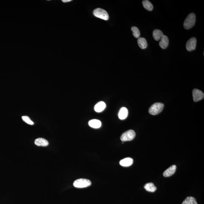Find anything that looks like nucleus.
I'll use <instances>...</instances> for the list:
<instances>
[{
    "label": "nucleus",
    "instance_id": "obj_1",
    "mask_svg": "<svg viewBox=\"0 0 204 204\" xmlns=\"http://www.w3.org/2000/svg\"><path fill=\"white\" fill-rule=\"evenodd\" d=\"M196 21V16L194 13H191L187 16L184 21V27L186 29H189L193 27Z\"/></svg>",
    "mask_w": 204,
    "mask_h": 204
},
{
    "label": "nucleus",
    "instance_id": "obj_2",
    "mask_svg": "<svg viewBox=\"0 0 204 204\" xmlns=\"http://www.w3.org/2000/svg\"><path fill=\"white\" fill-rule=\"evenodd\" d=\"M164 105L160 103L154 104L150 108L149 112L150 114L155 116L161 112L163 109Z\"/></svg>",
    "mask_w": 204,
    "mask_h": 204
},
{
    "label": "nucleus",
    "instance_id": "obj_3",
    "mask_svg": "<svg viewBox=\"0 0 204 204\" xmlns=\"http://www.w3.org/2000/svg\"><path fill=\"white\" fill-rule=\"evenodd\" d=\"M93 14L95 17L105 21L108 20L109 19V15L108 12L105 10L100 8L95 9L93 11Z\"/></svg>",
    "mask_w": 204,
    "mask_h": 204
},
{
    "label": "nucleus",
    "instance_id": "obj_4",
    "mask_svg": "<svg viewBox=\"0 0 204 204\" xmlns=\"http://www.w3.org/2000/svg\"><path fill=\"white\" fill-rule=\"evenodd\" d=\"M91 185V181L86 179H79L75 180L73 182V186L77 188H84Z\"/></svg>",
    "mask_w": 204,
    "mask_h": 204
},
{
    "label": "nucleus",
    "instance_id": "obj_5",
    "mask_svg": "<svg viewBox=\"0 0 204 204\" xmlns=\"http://www.w3.org/2000/svg\"><path fill=\"white\" fill-rule=\"evenodd\" d=\"M136 134L133 130H129L122 134L120 139L123 142L132 140L135 137Z\"/></svg>",
    "mask_w": 204,
    "mask_h": 204
},
{
    "label": "nucleus",
    "instance_id": "obj_6",
    "mask_svg": "<svg viewBox=\"0 0 204 204\" xmlns=\"http://www.w3.org/2000/svg\"><path fill=\"white\" fill-rule=\"evenodd\" d=\"M197 39L195 37L191 38L186 44V49L189 52L195 50L196 47Z\"/></svg>",
    "mask_w": 204,
    "mask_h": 204
},
{
    "label": "nucleus",
    "instance_id": "obj_7",
    "mask_svg": "<svg viewBox=\"0 0 204 204\" xmlns=\"http://www.w3.org/2000/svg\"><path fill=\"white\" fill-rule=\"evenodd\" d=\"M193 100L195 102H198L204 98V93L198 89H194L192 91Z\"/></svg>",
    "mask_w": 204,
    "mask_h": 204
},
{
    "label": "nucleus",
    "instance_id": "obj_8",
    "mask_svg": "<svg viewBox=\"0 0 204 204\" xmlns=\"http://www.w3.org/2000/svg\"><path fill=\"white\" fill-rule=\"evenodd\" d=\"M177 167L175 165H172L167 170H166L163 174L164 177H169L171 176L172 175L175 173Z\"/></svg>",
    "mask_w": 204,
    "mask_h": 204
},
{
    "label": "nucleus",
    "instance_id": "obj_9",
    "mask_svg": "<svg viewBox=\"0 0 204 204\" xmlns=\"http://www.w3.org/2000/svg\"><path fill=\"white\" fill-rule=\"evenodd\" d=\"M169 44L168 37L166 35H163L159 42V45L163 49H167Z\"/></svg>",
    "mask_w": 204,
    "mask_h": 204
},
{
    "label": "nucleus",
    "instance_id": "obj_10",
    "mask_svg": "<svg viewBox=\"0 0 204 204\" xmlns=\"http://www.w3.org/2000/svg\"><path fill=\"white\" fill-rule=\"evenodd\" d=\"M134 160L131 158H126L120 161V164L124 167H128L132 165Z\"/></svg>",
    "mask_w": 204,
    "mask_h": 204
},
{
    "label": "nucleus",
    "instance_id": "obj_11",
    "mask_svg": "<svg viewBox=\"0 0 204 204\" xmlns=\"http://www.w3.org/2000/svg\"><path fill=\"white\" fill-rule=\"evenodd\" d=\"M34 143L37 146L45 147L48 145L49 143L47 140L43 138H38L34 141Z\"/></svg>",
    "mask_w": 204,
    "mask_h": 204
},
{
    "label": "nucleus",
    "instance_id": "obj_12",
    "mask_svg": "<svg viewBox=\"0 0 204 204\" xmlns=\"http://www.w3.org/2000/svg\"><path fill=\"white\" fill-rule=\"evenodd\" d=\"M128 110L127 108L124 107L122 108L120 110L118 113V117L120 119L123 120L125 119L128 116Z\"/></svg>",
    "mask_w": 204,
    "mask_h": 204
},
{
    "label": "nucleus",
    "instance_id": "obj_13",
    "mask_svg": "<svg viewBox=\"0 0 204 204\" xmlns=\"http://www.w3.org/2000/svg\"><path fill=\"white\" fill-rule=\"evenodd\" d=\"M106 103L103 101H100L97 103L95 106V111L97 112H101L106 108Z\"/></svg>",
    "mask_w": 204,
    "mask_h": 204
},
{
    "label": "nucleus",
    "instance_id": "obj_14",
    "mask_svg": "<svg viewBox=\"0 0 204 204\" xmlns=\"http://www.w3.org/2000/svg\"><path fill=\"white\" fill-rule=\"evenodd\" d=\"M88 124L92 128L98 129V128L101 127V122L99 120L94 119L89 121Z\"/></svg>",
    "mask_w": 204,
    "mask_h": 204
},
{
    "label": "nucleus",
    "instance_id": "obj_15",
    "mask_svg": "<svg viewBox=\"0 0 204 204\" xmlns=\"http://www.w3.org/2000/svg\"><path fill=\"white\" fill-rule=\"evenodd\" d=\"M137 42L138 45L141 49H145L147 48V43L145 38L144 37H139L138 39Z\"/></svg>",
    "mask_w": 204,
    "mask_h": 204
},
{
    "label": "nucleus",
    "instance_id": "obj_16",
    "mask_svg": "<svg viewBox=\"0 0 204 204\" xmlns=\"http://www.w3.org/2000/svg\"><path fill=\"white\" fill-rule=\"evenodd\" d=\"M163 35V33L162 31L159 29H155L153 31V37L155 40L156 41L160 40Z\"/></svg>",
    "mask_w": 204,
    "mask_h": 204
},
{
    "label": "nucleus",
    "instance_id": "obj_17",
    "mask_svg": "<svg viewBox=\"0 0 204 204\" xmlns=\"http://www.w3.org/2000/svg\"><path fill=\"white\" fill-rule=\"evenodd\" d=\"M144 188L147 191L152 192H155L157 189V187L152 182H149L145 184L144 186Z\"/></svg>",
    "mask_w": 204,
    "mask_h": 204
},
{
    "label": "nucleus",
    "instance_id": "obj_18",
    "mask_svg": "<svg viewBox=\"0 0 204 204\" xmlns=\"http://www.w3.org/2000/svg\"><path fill=\"white\" fill-rule=\"evenodd\" d=\"M143 6L145 9L149 11H152L153 9V6L151 3L148 0H144L142 2Z\"/></svg>",
    "mask_w": 204,
    "mask_h": 204
},
{
    "label": "nucleus",
    "instance_id": "obj_19",
    "mask_svg": "<svg viewBox=\"0 0 204 204\" xmlns=\"http://www.w3.org/2000/svg\"><path fill=\"white\" fill-rule=\"evenodd\" d=\"M182 204H198L195 198L192 197H188L182 202Z\"/></svg>",
    "mask_w": 204,
    "mask_h": 204
},
{
    "label": "nucleus",
    "instance_id": "obj_20",
    "mask_svg": "<svg viewBox=\"0 0 204 204\" xmlns=\"http://www.w3.org/2000/svg\"><path fill=\"white\" fill-rule=\"evenodd\" d=\"M131 30L132 31L134 37L136 38H139L140 34L139 29L137 27H132L131 28Z\"/></svg>",
    "mask_w": 204,
    "mask_h": 204
},
{
    "label": "nucleus",
    "instance_id": "obj_21",
    "mask_svg": "<svg viewBox=\"0 0 204 204\" xmlns=\"http://www.w3.org/2000/svg\"><path fill=\"white\" fill-rule=\"evenodd\" d=\"M22 118L23 120L26 123H27V124L31 125H33L34 124V123L31 120L30 118H29V117L26 116H22Z\"/></svg>",
    "mask_w": 204,
    "mask_h": 204
},
{
    "label": "nucleus",
    "instance_id": "obj_22",
    "mask_svg": "<svg viewBox=\"0 0 204 204\" xmlns=\"http://www.w3.org/2000/svg\"><path fill=\"white\" fill-rule=\"evenodd\" d=\"M72 1V0H62V2H63L66 3L70 2Z\"/></svg>",
    "mask_w": 204,
    "mask_h": 204
}]
</instances>
